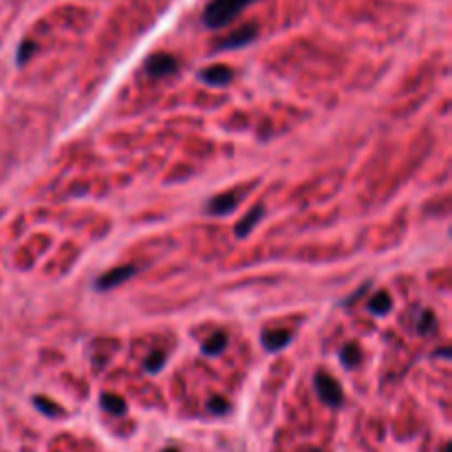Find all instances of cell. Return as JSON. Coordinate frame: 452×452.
I'll list each match as a JSON object with an SVG mask.
<instances>
[{
  "label": "cell",
  "instance_id": "20",
  "mask_svg": "<svg viewBox=\"0 0 452 452\" xmlns=\"http://www.w3.org/2000/svg\"><path fill=\"white\" fill-rule=\"evenodd\" d=\"M443 452H450V443H446V446H443Z\"/></svg>",
  "mask_w": 452,
  "mask_h": 452
},
{
  "label": "cell",
  "instance_id": "5",
  "mask_svg": "<svg viewBox=\"0 0 452 452\" xmlns=\"http://www.w3.org/2000/svg\"><path fill=\"white\" fill-rule=\"evenodd\" d=\"M238 201H241L238 192L216 194L214 199H210L208 205H205V212H208L210 216H228V214H232L238 208Z\"/></svg>",
  "mask_w": 452,
  "mask_h": 452
},
{
  "label": "cell",
  "instance_id": "9",
  "mask_svg": "<svg viewBox=\"0 0 452 452\" xmlns=\"http://www.w3.org/2000/svg\"><path fill=\"white\" fill-rule=\"evenodd\" d=\"M265 216V208L263 205H256V208H252L248 214H245L243 219H241V223L236 225V236L238 238H245V236H250L252 234V230L256 228V225L260 223V219Z\"/></svg>",
  "mask_w": 452,
  "mask_h": 452
},
{
  "label": "cell",
  "instance_id": "6",
  "mask_svg": "<svg viewBox=\"0 0 452 452\" xmlns=\"http://www.w3.org/2000/svg\"><path fill=\"white\" fill-rule=\"evenodd\" d=\"M199 79L205 82V84H210V87H228L234 79V71L225 65H212V67L203 69L199 73Z\"/></svg>",
  "mask_w": 452,
  "mask_h": 452
},
{
  "label": "cell",
  "instance_id": "17",
  "mask_svg": "<svg viewBox=\"0 0 452 452\" xmlns=\"http://www.w3.org/2000/svg\"><path fill=\"white\" fill-rule=\"evenodd\" d=\"M208 410H210L212 415H225L230 410V404L225 402V399H221V397H214V399H210Z\"/></svg>",
  "mask_w": 452,
  "mask_h": 452
},
{
  "label": "cell",
  "instance_id": "2",
  "mask_svg": "<svg viewBox=\"0 0 452 452\" xmlns=\"http://www.w3.org/2000/svg\"><path fill=\"white\" fill-rule=\"evenodd\" d=\"M314 384H316V393H318V397H320L326 406H331V408L342 406L344 393H342V386L338 384L336 377H331L329 373H322V371H320V373H316Z\"/></svg>",
  "mask_w": 452,
  "mask_h": 452
},
{
  "label": "cell",
  "instance_id": "13",
  "mask_svg": "<svg viewBox=\"0 0 452 452\" xmlns=\"http://www.w3.org/2000/svg\"><path fill=\"white\" fill-rule=\"evenodd\" d=\"M340 360L346 368H355L360 362H362V351H360V346L358 344H346L342 348V353H340Z\"/></svg>",
  "mask_w": 452,
  "mask_h": 452
},
{
  "label": "cell",
  "instance_id": "7",
  "mask_svg": "<svg viewBox=\"0 0 452 452\" xmlns=\"http://www.w3.org/2000/svg\"><path fill=\"white\" fill-rule=\"evenodd\" d=\"M146 71L155 77H163L177 71V60L170 53H157L146 60Z\"/></svg>",
  "mask_w": 452,
  "mask_h": 452
},
{
  "label": "cell",
  "instance_id": "4",
  "mask_svg": "<svg viewBox=\"0 0 452 452\" xmlns=\"http://www.w3.org/2000/svg\"><path fill=\"white\" fill-rule=\"evenodd\" d=\"M137 274V267L135 265H119L115 267V270L106 272V274H101L95 282V290L99 292H111L115 290V287L119 285H124L126 280H131L133 276Z\"/></svg>",
  "mask_w": 452,
  "mask_h": 452
},
{
  "label": "cell",
  "instance_id": "11",
  "mask_svg": "<svg viewBox=\"0 0 452 452\" xmlns=\"http://www.w3.org/2000/svg\"><path fill=\"white\" fill-rule=\"evenodd\" d=\"M225 344H228V336H225L223 331H216V334H212L208 340L203 342V346H201V351L205 353V355H219L223 348H225Z\"/></svg>",
  "mask_w": 452,
  "mask_h": 452
},
{
  "label": "cell",
  "instance_id": "18",
  "mask_svg": "<svg viewBox=\"0 0 452 452\" xmlns=\"http://www.w3.org/2000/svg\"><path fill=\"white\" fill-rule=\"evenodd\" d=\"M33 49H35L33 43H23V45H20V51H18V65H23L25 60L33 53Z\"/></svg>",
  "mask_w": 452,
  "mask_h": 452
},
{
  "label": "cell",
  "instance_id": "19",
  "mask_svg": "<svg viewBox=\"0 0 452 452\" xmlns=\"http://www.w3.org/2000/svg\"><path fill=\"white\" fill-rule=\"evenodd\" d=\"M163 452H179V450H175V448H166V450H163Z\"/></svg>",
  "mask_w": 452,
  "mask_h": 452
},
{
  "label": "cell",
  "instance_id": "8",
  "mask_svg": "<svg viewBox=\"0 0 452 452\" xmlns=\"http://www.w3.org/2000/svg\"><path fill=\"white\" fill-rule=\"evenodd\" d=\"M292 340H294V334L285 331V329H267L260 338V342L267 351H280V348H285Z\"/></svg>",
  "mask_w": 452,
  "mask_h": 452
},
{
  "label": "cell",
  "instance_id": "15",
  "mask_svg": "<svg viewBox=\"0 0 452 452\" xmlns=\"http://www.w3.org/2000/svg\"><path fill=\"white\" fill-rule=\"evenodd\" d=\"M435 329V316L430 314V312H421L419 320H417V334L421 336H428L430 331Z\"/></svg>",
  "mask_w": 452,
  "mask_h": 452
},
{
  "label": "cell",
  "instance_id": "1",
  "mask_svg": "<svg viewBox=\"0 0 452 452\" xmlns=\"http://www.w3.org/2000/svg\"><path fill=\"white\" fill-rule=\"evenodd\" d=\"M256 0H210V5L203 11V25L208 29H223L232 20Z\"/></svg>",
  "mask_w": 452,
  "mask_h": 452
},
{
  "label": "cell",
  "instance_id": "3",
  "mask_svg": "<svg viewBox=\"0 0 452 452\" xmlns=\"http://www.w3.org/2000/svg\"><path fill=\"white\" fill-rule=\"evenodd\" d=\"M258 35V27L256 25H243L241 29L232 31L230 35H225L214 43V51H232V49H241L252 45Z\"/></svg>",
  "mask_w": 452,
  "mask_h": 452
},
{
  "label": "cell",
  "instance_id": "10",
  "mask_svg": "<svg viewBox=\"0 0 452 452\" xmlns=\"http://www.w3.org/2000/svg\"><path fill=\"white\" fill-rule=\"evenodd\" d=\"M99 404H101V408H104L106 413H111V415H126V410H128L124 397H119V395H115V393H104V395L99 397Z\"/></svg>",
  "mask_w": 452,
  "mask_h": 452
},
{
  "label": "cell",
  "instance_id": "14",
  "mask_svg": "<svg viewBox=\"0 0 452 452\" xmlns=\"http://www.w3.org/2000/svg\"><path fill=\"white\" fill-rule=\"evenodd\" d=\"M163 364H166V353H161V351H155L153 355L146 358V362H143V368H146L148 373H159Z\"/></svg>",
  "mask_w": 452,
  "mask_h": 452
},
{
  "label": "cell",
  "instance_id": "21",
  "mask_svg": "<svg viewBox=\"0 0 452 452\" xmlns=\"http://www.w3.org/2000/svg\"><path fill=\"white\" fill-rule=\"evenodd\" d=\"M312 452H322V450H312Z\"/></svg>",
  "mask_w": 452,
  "mask_h": 452
},
{
  "label": "cell",
  "instance_id": "12",
  "mask_svg": "<svg viewBox=\"0 0 452 452\" xmlns=\"http://www.w3.org/2000/svg\"><path fill=\"white\" fill-rule=\"evenodd\" d=\"M390 307H393V300L386 292H377L371 300H368V312L375 314V316H384L390 312Z\"/></svg>",
  "mask_w": 452,
  "mask_h": 452
},
{
  "label": "cell",
  "instance_id": "16",
  "mask_svg": "<svg viewBox=\"0 0 452 452\" xmlns=\"http://www.w3.org/2000/svg\"><path fill=\"white\" fill-rule=\"evenodd\" d=\"M35 406L43 410L45 415H49V417H60L62 415V408L60 406H55V404H51L49 399H43V397H35Z\"/></svg>",
  "mask_w": 452,
  "mask_h": 452
}]
</instances>
